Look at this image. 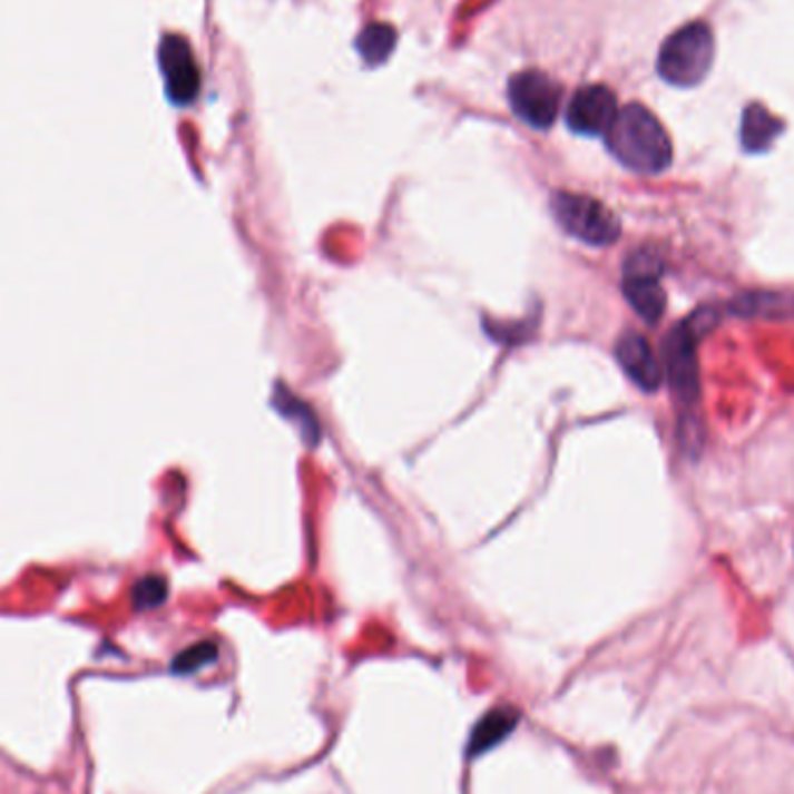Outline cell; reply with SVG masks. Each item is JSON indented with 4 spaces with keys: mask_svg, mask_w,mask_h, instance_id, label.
Listing matches in <instances>:
<instances>
[{
    "mask_svg": "<svg viewBox=\"0 0 794 794\" xmlns=\"http://www.w3.org/2000/svg\"><path fill=\"white\" fill-rule=\"evenodd\" d=\"M607 147L618 163L639 175H657L669 168L672 140L650 109L644 105H625L607 130Z\"/></svg>",
    "mask_w": 794,
    "mask_h": 794,
    "instance_id": "1",
    "label": "cell"
},
{
    "mask_svg": "<svg viewBox=\"0 0 794 794\" xmlns=\"http://www.w3.org/2000/svg\"><path fill=\"white\" fill-rule=\"evenodd\" d=\"M718 321H721L718 310H710V307L699 310L690 318L680 321L665 340L663 370L674 398L680 404L695 406L699 402L702 381H699V363H697V342L710 331V327H716Z\"/></svg>",
    "mask_w": 794,
    "mask_h": 794,
    "instance_id": "2",
    "label": "cell"
},
{
    "mask_svg": "<svg viewBox=\"0 0 794 794\" xmlns=\"http://www.w3.org/2000/svg\"><path fill=\"white\" fill-rule=\"evenodd\" d=\"M716 57V38L706 21H690L660 47L657 72L674 87H697Z\"/></svg>",
    "mask_w": 794,
    "mask_h": 794,
    "instance_id": "3",
    "label": "cell"
},
{
    "mask_svg": "<svg viewBox=\"0 0 794 794\" xmlns=\"http://www.w3.org/2000/svg\"><path fill=\"white\" fill-rule=\"evenodd\" d=\"M553 214L565 233L590 246H609L620 237L618 216L590 196L558 194L553 198Z\"/></svg>",
    "mask_w": 794,
    "mask_h": 794,
    "instance_id": "4",
    "label": "cell"
},
{
    "mask_svg": "<svg viewBox=\"0 0 794 794\" xmlns=\"http://www.w3.org/2000/svg\"><path fill=\"white\" fill-rule=\"evenodd\" d=\"M665 263L655 249H637L625 261L623 295L646 323H657L667 310V293L660 284Z\"/></svg>",
    "mask_w": 794,
    "mask_h": 794,
    "instance_id": "5",
    "label": "cell"
},
{
    "mask_svg": "<svg viewBox=\"0 0 794 794\" xmlns=\"http://www.w3.org/2000/svg\"><path fill=\"white\" fill-rule=\"evenodd\" d=\"M560 100V87L546 72L526 70L509 79V102L513 115L537 130L553 126Z\"/></svg>",
    "mask_w": 794,
    "mask_h": 794,
    "instance_id": "6",
    "label": "cell"
},
{
    "mask_svg": "<svg viewBox=\"0 0 794 794\" xmlns=\"http://www.w3.org/2000/svg\"><path fill=\"white\" fill-rule=\"evenodd\" d=\"M158 63L166 79L168 98L186 107L198 98L200 91V68L196 63L194 49L182 36H166L158 47Z\"/></svg>",
    "mask_w": 794,
    "mask_h": 794,
    "instance_id": "7",
    "label": "cell"
},
{
    "mask_svg": "<svg viewBox=\"0 0 794 794\" xmlns=\"http://www.w3.org/2000/svg\"><path fill=\"white\" fill-rule=\"evenodd\" d=\"M618 98L611 89L601 85H590L584 87L581 91L574 94V98L567 105V126L579 133V135H607L611 128L616 115H618Z\"/></svg>",
    "mask_w": 794,
    "mask_h": 794,
    "instance_id": "8",
    "label": "cell"
},
{
    "mask_svg": "<svg viewBox=\"0 0 794 794\" xmlns=\"http://www.w3.org/2000/svg\"><path fill=\"white\" fill-rule=\"evenodd\" d=\"M616 361L637 389L655 393L663 386L665 370L644 335L627 331L616 342Z\"/></svg>",
    "mask_w": 794,
    "mask_h": 794,
    "instance_id": "9",
    "label": "cell"
},
{
    "mask_svg": "<svg viewBox=\"0 0 794 794\" xmlns=\"http://www.w3.org/2000/svg\"><path fill=\"white\" fill-rule=\"evenodd\" d=\"M727 312L742 318L783 321L794 316V293L783 291H748L736 295L727 305Z\"/></svg>",
    "mask_w": 794,
    "mask_h": 794,
    "instance_id": "10",
    "label": "cell"
},
{
    "mask_svg": "<svg viewBox=\"0 0 794 794\" xmlns=\"http://www.w3.org/2000/svg\"><path fill=\"white\" fill-rule=\"evenodd\" d=\"M518 725V710L513 708H492L474 725L468 742V757H479L496 746H500L504 738Z\"/></svg>",
    "mask_w": 794,
    "mask_h": 794,
    "instance_id": "11",
    "label": "cell"
},
{
    "mask_svg": "<svg viewBox=\"0 0 794 794\" xmlns=\"http://www.w3.org/2000/svg\"><path fill=\"white\" fill-rule=\"evenodd\" d=\"M783 130L778 117H774L764 105H748L742 119V145L746 151H766Z\"/></svg>",
    "mask_w": 794,
    "mask_h": 794,
    "instance_id": "12",
    "label": "cell"
},
{
    "mask_svg": "<svg viewBox=\"0 0 794 794\" xmlns=\"http://www.w3.org/2000/svg\"><path fill=\"white\" fill-rule=\"evenodd\" d=\"M395 40H398V36H395V31L391 29L389 23H370V26H365V29L359 36L361 57L370 66H376L393 51Z\"/></svg>",
    "mask_w": 794,
    "mask_h": 794,
    "instance_id": "13",
    "label": "cell"
},
{
    "mask_svg": "<svg viewBox=\"0 0 794 794\" xmlns=\"http://www.w3.org/2000/svg\"><path fill=\"white\" fill-rule=\"evenodd\" d=\"M218 657V648L214 641H200L196 646H190L186 650H182L175 660H173V672L175 674H196L200 669H205L207 665H214Z\"/></svg>",
    "mask_w": 794,
    "mask_h": 794,
    "instance_id": "14",
    "label": "cell"
},
{
    "mask_svg": "<svg viewBox=\"0 0 794 794\" xmlns=\"http://www.w3.org/2000/svg\"><path fill=\"white\" fill-rule=\"evenodd\" d=\"M168 599V581L163 577H145L133 588L135 609H156Z\"/></svg>",
    "mask_w": 794,
    "mask_h": 794,
    "instance_id": "15",
    "label": "cell"
}]
</instances>
